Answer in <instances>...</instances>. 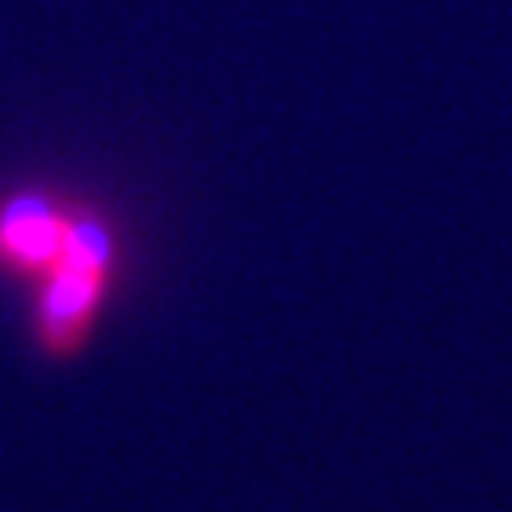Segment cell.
<instances>
[{"label": "cell", "mask_w": 512, "mask_h": 512, "mask_svg": "<svg viewBox=\"0 0 512 512\" xmlns=\"http://www.w3.org/2000/svg\"><path fill=\"white\" fill-rule=\"evenodd\" d=\"M116 278H120V235L107 222V214L86 205L69 244L26 286L30 338H35V346L47 359L69 363L94 342L111 291H116Z\"/></svg>", "instance_id": "1"}]
</instances>
